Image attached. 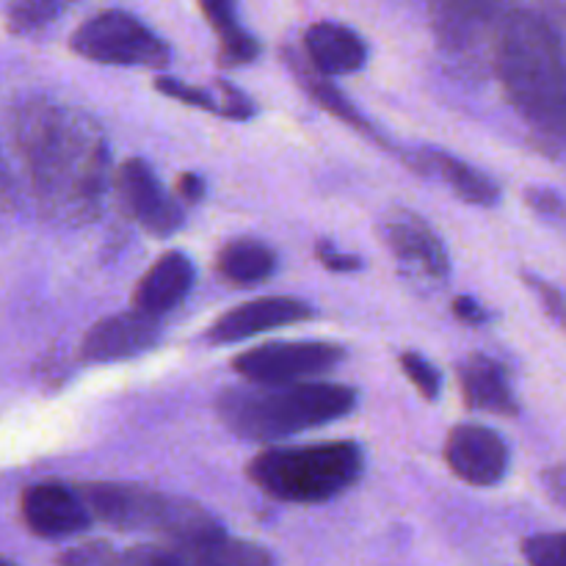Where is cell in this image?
<instances>
[{
  "label": "cell",
  "mask_w": 566,
  "mask_h": 566,
  "mask_svg": "<svg viewBox=\"0 0 566 566\" xmlns=\"http://www.w3.org/2000/svg\"><path fill=\"white\" fill-rule=\"evenodd\" d=\"M315 318V310L307 302L293 296H263L252 298L247 304H238L230 313L216 318L208 326L205 337L213 346H232L247 337L260 335V332L282 329V326L304 324V321Z\"/></svg>",
  "instance_id": "obj_14"
},
{
  "label": "cell",
  "mask_w": 566,
  "mask_h": 566,
  "mask_svg": "<svg viewBox=\"0 0 566 566\" xmlns=\"http://www.w3.org/2000/svg\"><path fill=\"white\" fill-rule=\"evenodd\" d=\"M202 14L219 36V64L243 66L260 55V42L241 25L235 6L227 0H208L202 3Z\"/></svg>",
  "instance_id": "obj_22"
},
{
  "label": "cell",
  "mask_w": 566,
  "mask_h": 566,
  "mask_svg": "<svg viewBox=\"0 0 566 566\" xmlns=\"http://www.w3.org/2000/svg\"><path fill=\"white\" fill-rule=\"evenodd\" d=\"M177 197L182 202H202L205 197V177L193 175V171H186V175L177 177Z\"/></svg>",
  "instance_id": "obj_34"
},
{
  "label": "cell",
  "mask_w": 566,
  "mask_h": 566,
  "mask_svg": "<svg viewBox=\"0 0 566 566\" xmlns=\"http://www.w3.org/2000/svg\"><path fill=\"white\" fill-rule=\"evenodd\" d=\"M451 310L459 321H464V324H470V326H481L490 321V313H486L484 304L475 302L473 296H457L453 298Z\"/></svg>",
  "instance_id": "obj_33"
},
{
  "label": "cell",
  "mask_w": 566,
  "mask_h": 566,
  "mask_svg": "<svg viewBox=\"0 0 566 566\" xmlns=\"http://www.w3.org/2000/svg\"><path fill=\"white\" fill-rule=\"evenodd\" d=\"M276 265H280V260H276L274 249L258 238H235V241L224 243V249L216 258L219 276L235 287L260 285V282L271 280Z\"/></svg>",
  "instance_id": "obj_21"
},
{
  "label": "cell",
  "mask_w": 566,
  "mask_h": 566,
  "mask_svg": "<svg viewBox=\"0 0 566 566\" xmlns=\"http://www.w3.org/2000/svg\"><path fill=\"white\" fill-rule=\"evenodd\" d=\"M542 492L547 495V501L556 503L566 512V464H556V468L542 470L539 475Z\"/></svg>",
  "instance_id": "obj_32"
},
{
  "label": "cell",
  "mask_w": 566,
  "mask_h": 566,
  "mask_svg": "<svg viewBox=\"0 0 566 566\" xmlns=\"http://www.w3.org/2000/svg\"><path fill=\"white\" fill-rule=\"evenodd\" d=\"M492 70L536 147L566 153V48L536 9H506L492 39Z\"/></svg>",
  "instance_id": "obj_2"
},
{
  "label": "cell",
  "mask_w": 566,
  "mask_h": 566,
  "mask_svg": "<svg viewBox=\"0 0 566 566\" xmlns=\"http://www.w3.org/2000/svg\"><path fill=\"white\" fill-rule=\"evenodd\" d=\"M158 321L138 313V310H127V313L105 315L97 324L88 326L77 354H81L83 363L92 365L119 363V359H130L149 352L153 346H158Z\"/></svg>",
  "instance_id": "obj_15"
},
{
  "label": "cell",
  "mask_w": 566,
  "mask_h": 566,
  "mask_svg": "<svg viewBox=\"0 0 566 566\" xmlns=\"http://www.w3.org/2000/svg\"><path fill=\"white\" fill-rule=\"evenodd\" d=\"M64 14V6L50 3V0H20V3L6 6V28L11 33H33Z\"/></svg>",
  "instance_id": "obj_23"
},
{
  "label": "cell",
  "mask_w": 566,
  "mask_h": 566,
  "mask_svg": "<svg viewBox=\"0 0 566 566\" xmlns=\"http://www.w3.org/2000/svg\"><path fill=\"white\" fill-rule=\"evenodd\" d=\"M446 462L470 486H497L509 475L512 453L495 429L481 423L453 426L446 440Z\"/></svg>",
  "instance_id": "obj_12"
},
{
  "label": "cell",
  "mask_w": 566,
  "mask_h": 566,
  "mask_svg": "<svg viewBox=\"0 0 566 566\" xmlns=\"http://www.w3.org/2000/svg\"><path fill=\"white\" fill-rule=\"evenodd\" d=\"M3 566H14V564H11V562H6V564H3Z\"/></svg>",
  "instance_id": "obj_35"
},
{
  "label": "cell",
  "mask_w": 566,
  "mask_h": 566,
  "mask_svg": "<svg viewBox=\"0 0 566 566\" xmlns=\"http://www.w3.org/2000/svg\"><path fill=\"white\" fill-rule=\"evenodd\" d=\"M114 197L122 213L147 235L169 238L182 227V208L144 158L122 160L114 171Z\"/></svg>",
  "instance_id": "obj_8"
},
{
  "label": "cell",
  "mask_w": 566,
  "mask_h": 566,
  "mask_svg": "<svg viewBox=\"0 0 566 566\" xmlns=\"http://www.w3.org/2000/svg\"><path fill=\"white\" fill-rule=\"evenodd\" d=\"M315 258H318V263L324 265V269L337 271V274H352V271L363 269V260H359L357 254L340 252L332 241L315 243Z\"/></svg>",
  "instance_id": "obj_30"
},
{
  "label": "cell",
  "mask_w": 566,
  "mask_h": 566,
  "mask_svg": "<svg viewBox=\"0 0 566 566\" xmlns=\"http://www.w3.org/2000/svg\"><path fill=\"white\" fill-rule=\"evenodd\" d=\"M155 92L164 94V97L177 99L182 105H191V108H202L210 111V114H219L221 116V97H219V88H202V86H191V83L180 81V77H171V75H160L155 77Z\"/></svg>",
  "instance_id": "obj_24"
},
{
  "label": "cell",
  "mask_w": 566,
  "mask_h": 566,
  "mask_svg": "<svg viewBox=\"0 0 566 566\" xmlns=\"http://www.w3.org/2000/svg\"><path fill=\"white\" fill-rule=\"evenodd\" d=\"M357 390L340 381L227 387L216 398L219 420L241 440L276 442L346 418Z\"/></svg>",
  "instance_id": "obj_3"
},
{
  "label": "cell",
  "mask_w": 566,
  "mask_h": 566,
  "mask_svg": "<svg viewBox=\"0 0 566 566\" xmlns=\"http://www.w3.org/2000/svg\"><path fill=\"white\" fill-rule=\"evenodd\" d=\"M94 520L116 531H138L155 534L164 545H186V542L208 539L221 534V523L199 503L188 497L169 495L142 484H97L77 486Z\"/></svg>",
  "instance_id": "obj_5"
},
{
  "label": "cell",
  "mask_w": 566,
  "mask_h": 566,
  "mask_svg": "<svg viewBox=\"0 0 566 566\" xmlns=\"http://www.w3.org/2000/svg\"><path fill=\"white\" fill-rule=\"evenodd\" d=\"M285 64L291 66L293 77H296V83L302 86V92L307 94L313 103H318L321 108L326 111V114H332L335 119H340L343 125L352 127L354 133H359V136H368L370 142L379 144V147L385 149H396L392 147V142L387 136H381L379 127L374 125V122L368 119V116L363 114V111L357 108V105L352 103V99L346 97V94L340 92V88L332 83V77L321 75L318 70H315L313 64H310L307 59H298V53H293V50H287L285 53Z\"/></svg>",
  "instance_id": "obj_20"
},
{
  "label": "cell",
  "mask_w": 566,
  "mask_h": 566,
  "mask_svg": "<svg viewBox=\"0 0 566 566\" xmlns=\"http://www.w3.org/2000/svg\"><path fill=\"white\" fill-rule=\"evenodd\" d=\"M70 50L94 64L164 70L171 61L166 39L125 9H103L72 31Z\"/></svg>",
  "instance_id": "obj_6"
},
{
  "label": "cell",
  "mask_w": 566,
  "mask_h": 566,
  "mask_svg": "<svg viewBox=\"0 0 566 566\" xmlns=\"http://www.w3.org/2000/svg\"><path fill=\"white\" fill-rule=\"evenodd\" d=\"M125 566H276L269 547L235 539L227 531L186 545H138L125 553Z\"/></svg>",
  "instance_id": "obj_9"
},
{
  "label": "cell",
  "mask_w": 566,
  "mask_h": 566,
  "mask_svg": "<svg viewBox=\"0 0 566 566\" xmlns=\"http://www.w3.org/2000/svg\"><path fill=\"white\" fill-rule=\"evenodd\" d=\"M304 59L326 77L352 75L368 64V44L354 28L321 20L304 31Z\"/></svg>",
  "instance_id": "obj_19"
},
{
  "label": "cell",
  "mask_w": 566,
  "mask_h": 566,
  "mask_svg": "<svg viewBox=\"0 0 566 566\" xmlns=\"http://www.w3.org/2000/svg\"><path fill=\"white\" fill-rule=\"evenodd\" d=\"M346 348L329 340H274L232 357V370L252 385H298L335 370Z\"/></svg>",
  "instance_id": "obj_7"
},
{
  "label": "cell",
  "mask_w": 566,
  "mask_h": 566,
  "mask_svg": "<svg viewBox=\"0 0 566 566\" xmlns=\"http://www.w3.org/2000/svg\"><path fill=\"white\" fill-rule=\"evenodd\" d=\"M55 566H125V556H119V551L111 542L92 539L81 542L75 547H66L55 558Z\"/></svg>",
  "instance_id": "obj_25"
},
{
  "label": "cell",
  "mask_w": 566,
  "mask_h": 566,
  "mask_svg": "<svg viewBox=\"0 0 566 566\" xmlns=\"http://www.w3.org/2000/svg\"><path fill=\"white\" fill-rule=\"evenodd\" d=\"M525 202H528V208H534L539 216H566V205L564 199L558 197L556 191H551V188H528L525 191Z\"/></svg>",
  "instance_id": "obj_31"
},
{
  "label": "cell",
  "mask_w": 566,
  "mask_h": 566,
  "mask_svg": "<svg viewBox=\"0 0 566 566\" xmlns=\"http://www.w3.org/2000/svg\"><path fill=\"white\" fill-rule=\"evenodd\" d=\"M20 514L25 528L39 539H66L92 525V512L81 490L61 481H36L20 495Z\"/></svg>",
  "instance_id": "obj_13"
},
{
  "label": "cell",
  "mask_w": 566,
  "mask_h": 566,
  "mask_svg": "<svg viewBox=\"0 0 566 566\" xmlns=\"http://www.w3.org/2000/svg\"><path fill=\"white\" fill-rule=\"evenodd\" d=\"M506 6L497 3H453V0H442V3H431V28L437 33V42L464 64H475L484 59V48L492 55V39H495L497 20L503 17Z\"/></svg>",
  "instance_id": "obj_10"
},
{
  "label": "cell",
  "mask_w": 566,
  "mask_h": 566,
  "mask_svg": "<svg viewBox=\"0 0 566 566\" xmlns=\"http://www.w3.org/2000/svg\"><path fill=\"white\" fill-rule=\"evenodd\" d=\"M523 556L531 566H566V531L528 536L523 539Z\"/></svg>",
  "instance_id": "obj_27"
},
{
  "label": "cell",
  "mask_w": 566,
  "mask_h": 566,
  "mask_svg": "<svg viewBox=\"0 0 566 566\" xmlns=\"http://www.w3.org/2000/svg\"><path fill=\"white\" fill-rule=\"evenodd\" d=\"M459 387H462L464 403L475 412L501 415V418H517L520 403L509 381V370L501 359L490 354H468L457 363Z\"/></svg>",
  "instance_id": "obj_17"
},
{
  "label": "cell",
  "mask_w": 566,
  "mask_h": 566,
  "mask_svg": "<svg viewBox=\"0 0 566 566\" xmlns=\"http://www.w3.org/2000/svg\"><path fill=\"white\" fill-rule=\"evenodd\" d=\"M401 158L418 175L437 177L440 182H446L462 202L479 205V208H492V205L501 202V186H497L495 177L475 169L473 164L457 158V155L434 147H420L401 153Z\"/></svg>",
  "instance_id": "obj_16"
},
{
  "label": "cell",
  "mask_w": 566,
  "mask_h": 566,
  "mask_svg": "<svg viewBox=\"0 0 566 566\" xmlns=\"http://www.w3.org/2000/svg\"><path fill=\"white\" fill-rule=\"evenodd\" d=\"M523 280H525V285H528L531 291H534L536 296H539V302H542V307H545V313L551 315L553 321H558V324H564V321H566V304H564L562 291H558L556 285H551V282H547V280H542V276L528 274V271H525V274H523Z\"/></svg>",
  "instance_id": "obj_29"
},
{
  "label": "cell",
  "mask_w": 566,
  "mask_h": 566,
  "mask_svg": "<svg viewBox=\"0 0 566 566\" xmlns=\"http://www.w3.org/2000/svg\"><path fill=\"white\" fill-rule=\"evenodd\" d=\"M193 280H197V269H193L191 258L186 252H177V249L164 252L149 265L147 274L136 282L133 307L158 321L160 315H166L177 304L186 302V296L193 287Z\"/></svg>",
  "instance_id": "obj_18"
},
{
  "label": "cell",
  "mask_w": 566,
  "mask_h": 566,
  "mask_svg": "<svg viewBox=\"0 0 566 566\" xmlns=\"http://www.w3.org/2000/svg\"><path fill=\"white\" fill-rule=\"evenodd\" d=\"M365 470V453L352 440L274 446L247 464V475L263 495L296 506H318L352 490Z\"/></svg>",
  "instance_id": "obj_4"
},
{
  "label": "cell",
  "mask_w": 566,
  "mask_h": 566,
  "mask_svg": "<svg viewBox=\"0 0 566 566\" xmlns=\"http://www.w3.org/2000/svg\"><path fill=\"white\" fill-rule=\"evenodd\" d=\"M398 365H401L403 376L412 381L415 390L426 398V401H437L442 390V374L418 352H403L398 357Z\"/></svg>",
  "instance_id": "obj_26"
},
{
  "label": "cell",
  "mask_w": 566,
  "mask_h": 566,
  "mask_svg": "<svg viewBox=\"0 0 566 566\" xmlns=\"http://www.w3.org/2000/svg\"><path fill=\"white\" fill-rule=\"evenodd\" d=\"M213 86L219 88V97H221V116L224 119H232V122H247L252 119L254 114H258V105H254V99L249 97L243 88H238L235 83L230 81H213Z\"/></svg>",
  "instance_id": "obj_28"
},
{
  "label": "cell",
  "mask_w": 566,
  "mask_h": 566,
  "mask_svg": "<svg viewBox=\"0 0 566 566\" xmlns=\"http://www.w3.org/2000/svg\"><path fill=\"white\" fill-rule=\"evenodd\" d=\"M6 136L20 164L22 188L44 219L61 224L97 219L114 177L108 142L94 116L28 94L6 114Z\"/></svg>",
  "instance_id": "obj_1"
},
{
  "label": "cell",
  "mask_w": 566,
  "mask_h": 566,
  "mask_svg": "<svg viewBox=\"0 0 566 566\" xmlns=\"http://www.w3.org/2000/svg\"><path fill=\"white\" fill-rule=\"evenodd\" d=\"M379 238L398 263L409 265L418 274L434 282L448 280L451 274V258H448L446 243L423 216L407 208L387 210L379 219Z\"/></svg>",
  "instance_id": "obj_11"
}]
</instances>
